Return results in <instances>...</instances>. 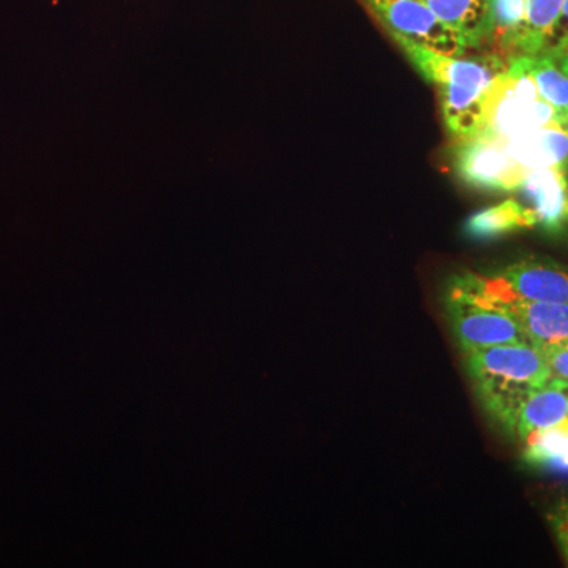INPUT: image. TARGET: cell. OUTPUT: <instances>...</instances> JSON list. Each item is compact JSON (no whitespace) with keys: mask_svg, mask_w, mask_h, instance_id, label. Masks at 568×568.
<instances>
[{"mask_svg":"<svg viewBox=\"0 0 568 568\" xmlns=\"http://www.w3.org/2000/svg\"><path fill=\"white\" fill-rule=\"evenodd\" d=\"M454 170L467 185L484 192L517 193L528 170L515 162L503 140L477 134L454 142Z\"/></svg>","mask_w":568,"mask_h":568,"instance_id":"6","label":"cell"},{"mask_svg":"<svg viewBox=\"0 0 568 568\" xmlns=\"http://www.w3.org/2000/svg\"><path fill=\"white\" fill-rule=\"evenodd\" d=\"M508 155L525 170L556 168L568 173V126L545 125L503 140Z\"/></svg>","mask_w":568,"mask_h":568,"instance_id":"11","label":"cell"},{"mask_svg":"<svg viewBox=\"0 0 568 568\" xmlns=\"http://www.w3.org/2000/svg\"><path fill=\"white\" fill-rule=\"evenodd\" d=\"M545 125H564L562 118L541 99L536 82L518 59H511L508 69L496 78L489 89L485 100L484 126L478 134L510 140Z\"/></svg>","mask_w":568,"mask_h":568,"instance_id":"4","label":"cell"},{"mask_svg":"<svg viewBox=\"0 0 568 568\" xmlns=\"http://www.w3.org/2000/svg\"><path fill=\"white\" fill-rule=\"evenodd\" d=\"M489 290L526 301L568 304V265L529 256L481 276Z\"/></svg>","mask_w":568,"mask_h":568,"instance_id":"7","label":"cell"},{"mask_svg":"<svg viewBox=\"0 0 568 568\" xmlns=\"http://www.w3.org/2000/svg\"><path fill=\"white\" fill-rule=\"evenodd\" d=\"M481 283L497 304L514 317L530 345L540 347L568 343V304L526 301L489 290L484 278Z\"/></svg>","mask_w":568,"mask_h":568,"instance_id":"8","label":"cell"},{"mask_svg":"<svg viewBox=\"0 0 568 568\" xmlns=\"http://www.w3.org/2000/svg\"><path fill=\"white\" fill-rule=\"evenodd\" d=\"M568 39V0H564L562 9L559 11L558 20L552 26L551 32H549L547 43H545L544 52L541 54H548V52L555 51L556 48L560 47Z\"/></svg>","mask_w":568,"mask_h":568,"instance_id":"20","label":"cell"},{"mask_svg":"<svg viewBox=\"0 0 568 568\" xmlns=\"http://www.w3.org/2000/svg\"><path fill=\"white\" fill-rule=\"evenodd\" d=\"M392 39L407 40L440 54H466L465 41L437 20L422 0H362Z\"/></svg>","mask_w":568,"mask_h":568,"instance_id":"5","label":"cell"},{"mask_svg":"<svg viewBox=\"0 0 568 568\" xmlns=\"http://www.w3.org/2000/svg\"><path fill=\"white\" fill-rule=\"evenodd\" d=\"M395 43L418 73L435 85L452 142L477 136L484 126L489 89L508 69L506 59L493 52L473 58L440 54L407 40H395Z\"/></svg>","mask_w":568,"mask_h":568,"instance_id":"1","label":"cell"},{"mask_svg":"<svg viewBox=\"0 0 568 568\" xmlns=\"http://www.w3.org/2000/svg\"><path fill=\"white\" fill-rule=\"evenodd\" d=\"M562 3L564 0H526V22L519 40L518 58L544 52L545 43L558 20Z\"/></svg>","mask_w":568,"mask_h":568,"instance_id":"17","label":"cell"},{"mask_svg":"<svg viewBox=\"0 0 568 568\" xmlns=\"http://www.w3.org/2000/svg\"><path fill=\"white\" fill-rule=\"evenodd\" d=\"M526 22V0H493L488 52L506 61L518 58L519 40Z\"/></svg>","mask_w":568,"mask_h":568,"instance_id":"14","label":"cell"},{"mask_svg":"<svg viewBox=\"0 0 568 568\" xmlns=\"http://www.w3.org/2000/svg\"><path fill=\"white\" fill-rule=\"evenodd\" d=\"M567 223H568V205H567Z\"/></svg>","mask_w":568,"mask_h":568,"instance_id":"22","label":"cell"},{"mask_svg":"<svg viewBox=\"0 0 568 568\" xmlns=\"http://www.w3.org/2000/svg\"><path fill=\"white\" fill-rule=\"evenodd\" d=\"M526 73L536 82L538 93L551 104L568 126V74L560 70L548 54L519 55L517 58Z\"/></svg>","mask_w":568,"mask_h":568,"instance_id":"15","label":"cell"},{"mask_svg":"<svg viewBox=\"0 0 568 568\" xmlns=\"http://www.w3.org/2000/svg\"><path fill=\"white\" fill-rule=\"evenodd\" d=\"M568 418V381L551 376L519 402L504 429L525 443L532 433Z\"/></svg>","mask_w":568,"mask_h":568,"instance_id":"9","label":"cell"},{"mask_svg":"<svg viewBox=\"0 0 568 568\" xmlns=\"http://www.w3.org/2000/svg\"><path fill=\"white\" fill-rule=\"evenodd\" d=\"M467 375L481 405L507 425L519 402L551 377L547 361L530 343H511L465 354Z\"/></svg>","mask_w":568,"mask_h":568,"instance_id":"2","label":"cell"},{"mask_svg":"<svg viewBox=\"0 0 568 568\" xmlns=\"http://www.w3.org/2000/svg\"><path fill=\"white\" fill-rule=\"evenodd\" d=\"M548 55H551L560 67V70L566 71L568 74V39L560 47L556 48L555 51L548 52Z\"/></svg>","mask_w":568,"mask_h":568,"instance_id":"21","label":"cell"},{"mask_svg":"<svg viewBox=\"0 0 568 568\" xmlns=\"http://www.w3.org/2000/svg\"><path fill=\"white\" fill-rule=\"evenodd\" d=\"M538 349L544 354L545 361H547L549 366V372H551V376L568 381V343L540 346Z\"/></svg>","mask_w":568,"mask_h":568,"instance_id":"19","label":"cell"},{"mask_svg":"<svg viewBox=\"0 0 568 568\" xmlns=\"http://www.w3.org/2000/svg\"><path fill=\"white\" fill-rule=\"evenodd\" d=\"M452 332L463 353L511 343H529L514 317L485 291L480 275H455L444 293Z\"/></svg>","mask_w":568,"mask_h":568,"instance_id":"3","label":"cell"},{"mask_svg":"<svg viewBox=\"0 0 568 568\" xmlns=\"http://www.w3.org/2000/svg\"><path fill=\"white\" fill-rule=\"evenodd\" d=\"M532 227H537L536 213L521 201L510 197L470 215L466 222V234L476 241H491Z\"/></svg>","mask_w":568,"mask_h":568,"instance_id":"13","label":"cell"},{"mask_svg":"<svg viewBox=\"0 0 568 568\" xmlns=\"http://www.w3.org/2000/svg\"><path fill=\"white\" fill-rule=\"evenodd\" d=\"M437 20L465 41L467 50L487 48L493 0H422Z\"/></svg>","mask_w":568,"mask_h":568,"instance_id":"12","label":"cell"},{"mask_svg":"<svg viewBox=\"0 0 568 568\" xmlns=\"http://www.w3.org/2000/svg\"><path fill=\"white\" fill-rule=\"evenodd\" d=\"M523 457L529 465L555 473H568V418L525 440Z\"/></svg>","mask_w":568,"mask_h":568,"instance_id":"16","label":"cell"},{"mask_svg":"<svg viewBox=\"0 0 568 568\" xmlns=\"http://www.w3.org/2000/svg\"><path fill=\"white\" fill-rule=\"evenodd\" d=\"M547 521L568 566V493L549 507Z\"/></svg>","mask_w":568,"mask_h":568,"instance_id":"18","label":"cell"},{"mask_svg":"<svg viewBox=\"0 0 568 568\" xmlns=\"http://www.w3.org/2000/svg\"><path fill=\"white\" fill-rule=\"evenodd\" d=\"M530 211L536 213L537 226L547 233H559L567 223L568 173L556 168L529 170L517 190Z\"/></svg>","mask_w":568,"mask_h":568,"instance_id":"10","label":"cell"}]
</instances>
